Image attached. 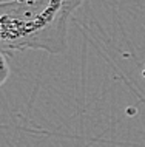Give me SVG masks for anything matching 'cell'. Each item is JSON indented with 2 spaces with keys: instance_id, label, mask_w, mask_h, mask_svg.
Masks as SVG:
<instances>
[{
  "instance_id": "1",
  "label": "cell",
  "mask_w": 145,
  "mask_h": 147,
  "mask_svg": "<svg viewBox=\"0 0 145 147\" xmlns=\"http://www.w3.org/2000/svg\"><path fill=\"white\" fill-rule=\"evenodd\" d=\"M85 0H13L0 3L2 51L66 48L68 22Z\"/></svg>"
},
{
  "instance_id": "2",
  "label": "cell",
  "mask_w": 145,
  "mask_h": 147,
  "mask_svg": "<svg viewBox=\"0 0 145 147\" xmlns=\"http://www.w3.org/2000/svg\"><path fill=\"white\" fill-rule=\"evenodd\" d=\"M0 63H2V78H0V82H5L6 78L9 76V65H8V59L5 56V53H2V56H0Z\"/></svg>"
},
{
  "instance_id": "3",
  "label": "cell",
  "mask_w": 145,
  "mask_h": 147,
  "mask_svg": "<svg viewBox=\"0 0 145 147\" xmlns=\"http://www.w3.org/2000/svg\"><path fill=\"white\" fill-rule=\"evenodd\" d=\"M9 2H13V0H0V3H9Z\"/></svg>"
},
{
  "instance_id": "4",
  "label": "cell",
  "mask_w": 145,
  "mask_h": 147,
  "mask_svg": "<svg viewBox=\"0 0 145 147\" xmlns=\"http://www.w3.org/2000/svg\"><path fill=\"white\" fill-rule=\"evenodd\" d=\"M142 76L145 78V65H144V70H142Z\"/></svg>"
}]
</instances>
